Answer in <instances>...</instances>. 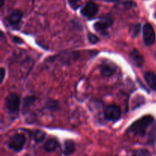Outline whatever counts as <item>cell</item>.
Instances as JSON below:
<instances>
[{
    "mask_svg": "<svg viewBox=\"0 0 156 156\" xmlns=\"http://www.w3.org/2000/svg\"><path fill=\"white\" fill-rule=\"evenodd\" d=\"M154 122V118L151 115H146L134 122L129 128L128 132L135 136H144L149 126Z\"/></svg>",
    "mask_w": 156,
    "mask_h": 156,
    "instance_id": "6da1fadb",
    "label": "cell"
},
{
    "mask_svg": "<svg viewBox=\"0 0 156 156\" xmlns=\"http://www.w3.org/2000/svg\"><path fill=\"white\" fill-rule=\"evenodd\" d=\"M113 18L111 15H106L105 16H102L99 18L94 24V27L98 32L103 34L106 32V30L111 27L113 24Z\"/></svg>",
    "mask_w": 156,
    "mask_h": 156,
    "instance_id": "7a4b0ae2",
    "label": "cell"
},
{
    "mask_svg": "<svg viewBox=\"0 0 156 156\" xmlns=\"http://www.w3.org/2000/svg\"><path fill=\"white\" fill-rule=\"evenodd\" d=\"M25 136L23 134H15L9 140L8 145L12 150L20 152L25 144Z\"/></svg>",
    "mask_w": 156,
    "mask_h": 156,
    "instance_id": "3957f363",
    "label": "cell"
},
{
    "mask_svg": "<svg viewBox=\"0 0 156 156\" xmlns=\"http://www.w3.org/2000/svg\"><path fill=\"white\" fill-rule=\"evenodd\" d=\"M20 97L16 94H11L6 98L5 107L7 111L11 114L17 113L19 110Z\"/></svg>",
    "mask_w": 156,
    "mask_h": 156,
    "instance_id": "277c9868",
    "label": "cell"
},
{
    "mask_svg": "<svg viewBox=\"0 0 156 156\" xmlns=\"http://www.w3.org/2000/svg\"><path fill=\"white\" fill-rule=\"evenodd\" d=\"M143 40L146 46L149 47L155 44V33L153 27L149 23H146L143 26Z\"/></svg>",
    "mask_w": 156,
    "mask_h": 156,
    "instance_id": "5b68a950",
    "label": "cell"
},
{
    "mask_svg": "<svg viewBox=\"0 0 156 156\" xmlns=\"http://www.w3.org/2000/svg\"><path fill=\"white\" fill-rule=\"evenodd\" d=\"M98 12V6L93 2H87L81 10L82 15L85 18H88V19L94 18Z\"/></svg>",
    "mask_w": 156,
    "mask_h": 156,
    "instance_id": "8992f818",
    "label": "cell"
},
{
    "mask_svg": "<svg viewBox=\"0 0 156 156\" xmlns=\"http://www.w3.org/2000/svg\"><path fill=\"white\" fill-rule=\"evenodd\" d=\"M105 117L108 120H113V121L119 120L121 117L120 108L117 105H110L105 109Z\"/></svg>",
    "mask_w": 156,
    "mask_h": 156,
    "instance_id": "52a82bcc",
    "label": "cell"
},
{
    "mask_svg": "<svg viewBox=\"0 0 156 156\" xmlns=\"http://www.w3.org/2000/svg\"><path fill=\"white\" fill-rule=\"evenodd\" d=\"M22 12L20 10H15L9 15L7 18V21L11 26H17L21 21L22 18Z\"/></svg>",
    "mask_w": 156,
    "mask_h": 156,
    "instance_id": "ba28073f",
    "label": "cell"
},
{
    "mask_svg": "<svg viewBox=\"0 0 156 156\" xmlns=\"http://www.w3.org/2000/svg\"><path fill=\"white\" fill-rule=\"evenodd\" d=\"M116 67L111 62H104L101 66V73L103 76H111L115 73Z\"/></svg>",
    "mask_w": 156,
    "mask_h": 156,
    "instance_id": "9c48e42d",
    "label": "cell"
},
{
    "mask_svg": "<svg viewBox=\"0 0 156 156\" xmlns=\"http://www.w3.org/2000/svg\"><path fill=\"white\" fill-rule=\"evenodd\" d=\"M129 56H130L131 59H132L133 62L137 66L140 67L143 65L144 63V59H143V56H142L141 53L136 50V49H134L129 53Z\"/></svg>",
    "mask_w": 156,
    "mask_h": 156,
    "instance_id": "30bf717a",
    "label": "cell"
},
{
    "mask_svg": "<svg viewBox=\"0 0 156 156\" xmlns=\"http://www.w3.org/2000/svg\"><path fill=\"white\" fill-rule=\"evenodd\" d=\"M144 77L149 87L156 91V74L152 72H147L145 73Z\"/></svg>",
    "mask_w": 156,
    "mask_h": 156,
    "instance_id": "8fae6325",
    "label": "cell"
},
{
    "mask_svg": "<svg viewBox=\"0 0 156 156\" xmlns=\"http://www.w3.org/2000/svg\"><path fill=\"white\" fill-rule=\"evenodd\" d=\"M59 147V142L56 139H50L44 144V149L47 152H53Z\"/></svg>",
    "mask_w": 156,
    "mask_h": 156,
    "instance_id": "7c38bea8",
    "label": "cell"
},
{
    "mask_svg": "<svg viewBox=\"0 0 156 156\" xmlns=\"http://www.w3.org/2000/svg\"><path fill=\"white\" fill-rule=\"evenodd\" d=\"M76 149V146H75L74 142L72 140H66L64 144V154L65 155H70V154L73 153Z\"/></svg>",
    "mask_w": 156,
    "mask_h": 156,
    "instance_id": "4fadbf2b",
    "label": "cell"
},
{
    "mask_svg": "<svg viewBox=\"0 0 156 156\" xmlns=\"http://www.w3.org/2000/svg\"><path fill=\"white\" fill-rule=\"evenodd\" d=\"M46 133L42 130H35L33 133V137L37 143H41L45 139Z\"/></svg>",
    "mask_w": 156,
    "mask_h": 156,
    "instance_id": "5bb4252c",
    "label": "cell"
},
{
    "mask_svg": "<svg viewBox=\"0 0 156 156\" xmlns=\"http://www.w3.org/2000/svg\"><path fill=\"white\" fill-rule=\"evenodd\" d=\"M148 143L150 145L156 144V123L155 126L152 127V130H151L150 133H149Z\"/></svg>",
    "mask_w": 156,
    "mask_h": 156,
    "instance_id": "9a60e30c",
    "label": "cell"
},
{
    "mask_svg": "<svg viewBox=\"0 0 156 156\" xmlns=\"http://www.w3.org/2000/svg\"><path fill=\"white\" fill-rule=\"evenodd\" d=\"M36 100V98L33 97V96H30V97H27L24 100V105H23V108L24 110H27L31 106L34 104V102Z\"/></svg>",
    "mask_w": 156,
    "mask_h": 156,
    "instance_id": "2e32d148",
    "label": "cell"
},
{
    "mask_svg": "<svg viewBox=\"0 0 156 156\" xmlns=\"http://www.w3.org/2000/svg\"><path fill=\"white\" fill-rule=\"evenodd\" d=\"M140 27H141V26H140V24H134V25L132 26V27L130 29V33L133 37H136L138 35V34L140 33Z\"/></svg>",
    "mask_w": 156,
    "mask_h": 156,
    "instance_id": "e0dca14e",
    "label": "cell"
},
{
    "mask_svg": "<svg viewBox=\"0 0 156 156\" xmlns=\"http://www.w3.org/2000/svg\"><path fill=\"white\" fill-rule=\"evenodd\" d=\"M88 41H90V43H91V44H96V43L98 42V37L96 35L94 34H89L88 36Z\"/></svg>",
    "mask_w": 156,
    "mask_h": 156,
    "instance_id": "ac0fdd59",
    "label": "cell"
},
{
    "mask_svg": "<svg viewBox=\"0 0 156 156\" xmlns=\"http://www.w3.org/2000/svg\"><path fill=\"white\" fill-rule=\"evenodd\" d=\"M69 3V5H71V7L73 8V9H77L78 6H79V4L80 3L81 0H68Z\"/></svg>",
    "mask_w": 156,
    "mask_h": 156,
    "instance_id": "d6986e66",
    "label": "cell"
},
{
    "mask_svg": "<svg viewBox=\"0 0 156 156\" xmlns=\"http://www.w3.org/2000/svg\"><path fill=\"white\" fill-rule=\"evenodd\" d=\"M133 155H150L149 152L147 150H145V149H141V150H137L136 152H133Z\"/></svg>",
    "mask_w": 156,
    "mask_h": 156,
    "instance_id": "ffe728a7",
    "label": "cell"
},
{
    "mask_svg": "<svg viewBox=\"0 0 156 156\" xmlns=\"http://www.w3.org/2000/svg\"><path fill=\"white\" fill-rule=\"evenodd\" d=\"M5 69L4 68H1V82H3L4 80V78H5Z\"/></svg>",
    "mask_w": 156,
    "mask_h": 156,
    "instance_id": "44dd1931",
    "label": "cell"
},
{
    "mask_svg": "<svg viewBox=\"0 0 156 156\" xmlns=\"http://www.w3.org/2000/svg\"><path fill=\"white\" fill-rule=\"evenodd\" d=\"M14 41L16 43H18V44H21V43H23L22 40L20 39V38H18V37H15L14 38Z\"/></svg>",
    "mask_w": 156,
    "mask_h": 156,
    "instance_id": "7402d4cb",
    "label": "cell"
},
{
    "mask_svg": "<svg viewBox=\"0 0 156 156\" xmlns=\"http://www.w3.org/2000/svg\"><path fill=\"white\" fill-rule=\"evenodd\" d=\"M3 5H4V0H1V7L2 8Z\"/></svg>",
    "mask_w": 156,
    "mask_h": 156,
    "instance_id": "603a6c76",
    "label": "cell"
},
{
    "mask_svg": "<svg viewBox=\"0 0 156 156\" xmlns=\"http://www.w3.org/2000/svg\"><path fill=\"white\" fill-rule=\"evenodd\" d=\"M106 1H108V2H116V1H118V0H106Z\"/></svg>",
    "mask_w": 156,
    "mask_h": 156,
    "instance_id": "cb8c5ba5",
    "label": "cell"
}]
</instances>
